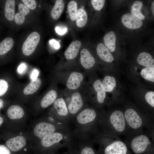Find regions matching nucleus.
I'll return each mask as SVG.
<instances>
[{"instance_id":"39448f33","label":"nucleus","mask_w":154,"mask_h":154,"mask_svg":"<svg viewBox=\"0 0 154 154\" xmlns=\"http://www.w3.org/2000/svg\"><path fill=\"white\" fill-rule=\"evenodd\" d=\"M40 35L36 32L31 33L24 42L22 50L25 56L31 55L35 51L40 40Z\"/></svg>"},{"instance_id":"c03bdc74","label":"nucleus","mask_w":154,"mask_h":154,"mask_svg":"<svg viewBox=\"0 0 154 154\" xmlns=\"http://www.w3.org/2000/svg\"><path fill=\"white\" fill-rule=\"evenodd\" d=\"M4 104V102L1 99H0V109L3 106Z\"/></svg>"},{"instance_id":"de8ad7c7","label":"nucleus","mask_w":154,"mask_h":154,"mask_svg":"<svg viewBox=\"0 0 154 154\" xmlns=\"http://www.w3.org/2000/svg\"><path fill=\"white\" fill-rule=\"evenodd\" d=\"M98 154H99L98 153Z\"/></svg>"},{"instance_id":"6e6552de","label":"nucleus","mask_w":154,"mask_h":154,"mask_svg":"<svg viewBox=\"0 0 154 154\" xmlns=\"http://www.w3.org/2000/svg\"><path fill=\"white\" fill-rule=\"evenodd\" d=\"M121 21L123 25L127 28L136 29L140 28L143 25L141 20L136 17L131 13L123 15L121 18Z\"/></svg>"},{"instance_id":"4468645a","label":"nucleus","mask_w":154,"mask_h":154,"mask_svg":"<svg viewBox=\"0 0 154 154\" xmlns=\"http://www.w3.org/2000/svg\"><path fill=\"white\" fill-rule=\"evenodd\" d=\"M81 45V42L79 40L72 42L65 52V58L68 60L75 58L78 55Z\"/></svg>"},{"instance_id":"2f4dec72","label":"nucleus","mask_w":154,"mask_h":154,"mask_svg":"<svg viewBox=\"0 0 154 154\" xmlns=\"http://www.w3.org/2000/svg\"><path fill=\"white\" fill-rule=\"evenodd\" d=\"M7 82L3 79H0V97L5 95L9 89Z\"/></svg>"},{"instance_id":"e433bc0d","label":"nucleus","mask_w":154,"mask_h":154,"mask_svg":"<svg viewBox=\"0 0 154 154\" xmlns=\"http://www.w3.org/2000/svg\"><path fill=\"white\" fill-rule=\"evenodd\" d=\"M131 12L133 15L141 20L144 19L145 18L141 10H135L131 9Z\"/></svg>"},{"instance_id":"5701e85b","label":"nucleus","mask_w":154,"mask_h":154,"mask_svg":"<svg viewBox=\"0 0 154 154\" xmlns=\"http://www.w3.org/2000/svg\"><path fill=\"white\" fill-rule=\"evenodd\" d=\"M15 0L6 1L5 8V15L6 18L10 21L13 20L15 18Z\"/></svg>"},{"instance_id":"20e7f679","label":"nucleus","mask_w":154,"mask_h":154,"mask_svg":"<svg viewBox=\"0 0 154 154\" xmlns=\"http://www.w3.org/2000/svg\"><path fill=\"white\" fill-rule=\"evenodd\" d=\"M100 139L99 154H132L118 136L103 133Z\"/></svg>"},{"instance_id":"f704fd0d","label":"nucleus","mask_w":154,"mask_h":154,"mask_svg":"<svg viewBox=\"0 0 154 154\" xmlns=\"http://www.w3.org/2000/svg\"><path fill=\"white\" fill-rule=\"evenodd\" d=\"M22 1L24 3L25 6L29 9L33 10L36 7L37 4L35 0H22Z\"/></svg>"},{"instance_id":"37998d69","label":"nucleus","mask_w":154,"mask_h":154,"mask_svg":"<svg viewBox=\"0 0 154 154\" xmlns=\"http://www.w3.org/2000/svg\"><path fill=\"white\" fill-rule=\"evenodd\" d=\"M69 153H67L64 154H79V151H70Z\"/></svg>"},{"instance_id":"aec40b11","label":"nucleus","mask_w":154,"mask_h":154,"mask_svg":"<svg viewBox=\"0 0 154 154\" xmlns=\"http://www.w3.org/2000/svg\"><path fill=\"white\" fill-rule=\"evenodd\" d=\"M53 106L59 116H65L68 115L69 112L68 108L63 98L56 99L53 103Z\"/></svg>"},{"instance_id":"4c0bfd02","label":"nucleus","mask_w":154,"mask_h":154,"mask_svg":"<svg viewBox=\"0 0 154 154\" xmlns=\"http://www.w3.org/2000/svg\"><path fill=\"white\" fill-rule=\"evenodd\" d=\"M0 154H11L9 149L5 146L0 145Z\"/></svg>"},{"instance_id":"9b49d317","label":"nucleus","mask_w":154,"mask_h":154,"mask_svg":"<svg viewBox=\"0 0 154 154\" xmlns=\"http://www.w3.org/2000/svg\"><path fill=\"white\" fill-rule=\"evenodd\" d=\"M80 60L82 66L87 70L92 68L96 63L94 58L90 52L86 48L82 49L81 52Z\"/></svg>"},{"instance_id":"72a5a7b5","label":"nucleus","mask_w":154,"mask_h":154,"mask_svg":"<svg viewBox=\"0 0 154 154\" xmlns=\"http://www.w3.org/2000/svg\"><path fill=\"white\" fill-rule=\"evenodd\" d=\"M105 1L104 0H92L91 3L96 10H100L104 7Z\"/></svg>"},{"instance_id":"2eb2a0df","label":"nucleus","mask_w":154,"mask_h":154,"mask_svg":"<svg viewBox=\"0 0 154 154\" xmlns=\"http://www.w3.org/2000/svg\"><path fill=\"white\" fill-rule=\"evenodd\" d=\"M97 52L99 57L103 61L111 62L114 60V58L109 50L104 44L100 43L97 46Z\"/></svg>"},{"instance_id":"f03ea898","label":"nucleus","mask_w":154,"mask_h":154,"mask_svg":"<svg viewBox=\"0 0 154 154\" xmlns=\"http://www.w3.org/2000/svg\"><path fill=\"white\" fill-rule=\"evenodd\" d=\"M100 122L104 126L103 134L126 136L129 133L123 113L121 110H116L103 115Z\"/></svg>"},{"instance_id":"9d476101","label":"nucleus","mask_w":154,"mask_h":154,"mask_svg":"<svg viewBox=\"0 0 154 154\" xmlns=\"http://www.w3.org/2000/svg\"><path fill=\"white\" fill-rule=\"evenodd\" d=\"M84 79L82 74L77 72H73L70 74L66 83L67 88L71 90H76L80 86Z\"/></svg>"},{"instance_id":"79ce46f5","label":"nucleus","mask_w":154,"mask_h":154,"mask_svg":"<svg viewBox=\"0 0 154 154\" xmlns=\"http://www.w3.org/2000/svg\"><path fill=\"white\" fill-rule=\"evenodd\" d=\"M26 67V66L25 64L21 63L18 68V72L19 73H22L25 70Z\"/></svg>"},{"instance_id":"393cba45","label":"nucleus","mask_w":154,"mask_h":154,"mask_svg":"<svg viewBox=\"0 0 154 154\" xmlns=\"http://www.w3.org/2000/svg\"><path fill=\"white\" fill-rule=\"evenodd\" d=\"M64 7L63 1L57 0L51 13L52 17L54 19H58L63 12Z\"/></svg>"},{"instance_id":"7c9ffc66","label":"nucleus","mask_w":154,"mask_h":154,"mask_svg":"<svg viewBox=\"0 0 154 154\" xmlns=\"http://www.w3.org/2000/svg\"><path fill=\"white\" fill-rule=\"evenodd\" d=\"M79 148V154H98L91 144L85 145L80 146Z\"/></svg>"},{"instance_id":"dca6fc26","label":"nucleus","mask_w":154,"mask_h":154,"mask_svg":"<svg viewBox=\"0 0 154 154\" xmlns=\"http://www.w3.org/2000/svg\"><path fill=\"white\" fill-rule=\"evenodd\" d=\"M94 89L97 93V101L100 104H103L105 101L106 92L102 85V81L97 79L93 84Z\"/></svg>"},{"instance_id":"49530a36","label":"nucleus","mask_w":154,"mask_h":154,"mask_svg":"<svg viewBox=\"0 0 154 154\" xmlns=\"http://www.w3.org/2000/svg\"><path fill=\"white\" fill-rule=\"evenodd\" d=\"M3 118L0 117V125L3 123Z\"/></svg>"},{"instance_id":"6ab92c4d","label":"nucleus","mask_w":154,"mask_h":154,"mask_svg":"<svg viewBox=\"0 0 154 154\" xmlns=\"http://www.w3.org/2000/svg\"><path fill=\"white\" fill-rule=\"evenodd\" d=\"M57 94L54 90L48 91L43 97L40 102V105L43 108H46L54 103L56 99Z\"/></svg>"},{"instance_id":"a18cd8bd","label":"nucleus","mask_w":154,"mask_h":154,"mask_svg":"<svg viewBox=\"0 0 154 154\" xmlns=\"http://www.w3.org/2000/svg\"><path fill=\"white\" fill-rule=\"evenodd\" d=\"M151 9L152 13L154 15V1H153L151 5Z\"/></svg>"},{"instance_id":"a19ab883","label":"nucleus","mask_w":154,"mask_h":154,"mask_svg":"<svg viewBox=\"0 0 154 154\" xmlns=\"http://www.w3.org/2000/svg\"><path fill=\"white\" fill-rule=\"evenodd\" d=\"M38 73L39 72L36 69L34 70L31 76V78L32 80H35L37 78Z\"/></svg>"},{"instance_id":"f3484780","label":"nucleus","mask_w":154,"mask_h":154,"mask_svg":"<svg viewBox=\"0 0 154 154\" xmlns=\"http://www.w3.org/2000/svg\"><path fill=\"white\" fill-rule=\"evenodd\" d=\"M137 60L140 65L146 67L154 68V60L149 53L146 52L140 53Z\"/></svg>"},{"instance_id":"a878e982","label":"nucleus","mask_w":154,"mask_h":154,"mask_svg":"<svg viewBox=\"0 0 154 154\" xmlns=\"http://www.w3.org/2000/svg\"><path fill=\"white\" fill-rule=\"evenodd\" d=\"M105 91L107 92L112 91L116 86V81L112 76H107L104 77L102 82Z\"/></svg>"},{"instance_id":"ea45409f","label":"nucleus","mask_w":154,"mask_h":154,"mask_svg":"<svg viewBox=\"0 0 154 154\" xmlns=\"http://www.w3.org/2000/svg\"><path fill=\"white\" fill-rule=\"evenodd\" d=\"M55 31L58 34L63 35L67 31V29L66 28L61 29L59 27H56L55 28Z\"/></svg>"},{"instance_id":"473e14b6","label":"nucleus","mask_w":154,"mask_h":154,"mask_svg":"<svg viewBox=\"0 0 154 154\" xmlns=\"http://www.w3.org/2000/svg\"><path fill=\"white\" fill-rule=\"evenodd\" d=\"M145 99L148 104L153 108L154 107V92L149 91L147 92L145 95Z\"/></svg>"},{"instance_id":"ddd939ff","label":"nucleus","mask_w":154,"mask_h":154,"mask_svg":"<svg viewBox=\"0 0 154 154\" xmlns=\"http://www.w3.org/2000/svg\"><path fill=\"white\" fill-rule=\"evenodd\" d=\"M63 138V136L61 133L54 132L43 137L41 139V143L43 147H48L58 143Z\"/></svg>"},{"instance_id":"bb28decb","label":"nucleus","mask_w":154,"mask_h":154,"mask_svg":"<svg viewBox=\"0 0 154 154\" xmlns=\"http://www.w3.org/2000/svg\"><path fill=\"white\" fill-rule=\"evenodd\" d=\"M14 42L12 38L8 37L0 42V56L7 53L12 48Z\"/></svg>"},{"instance_id":"7ed1b4c3","label":"nucleus","mask_w":154,"mask_h":154,"mask_svg":"<svg viewBox=\"0 0 154 154\" xmlns=\"http://www.w3.org/2000/svg\"><path fill=\"white\" fill-rule=\"evenodd\" d=\"M125 143L135 154H154V137L144 132L126 136Z\"/></svg>"},{"instance_id":"cd10ccee","label":"nucleus","mask_w":154,"mask_h":154,"mask_svg":"<svg viewBox=\"0 0 154 154\" xmlns=\"http://www.w3.org/2000/svg\"><path fill=\"white\" fill-rule=\"evenodd\" d=\"M76 23L78 27H82L86 24L88 21V16L86 11L81 8L77 11L76 17Z\"/></svg>"},{"instance_id":"58836bf2","label":"nucleus","mask_w":154,"mask_h":154,"mask_svg":"<svg viewBox=\"0 0 154 154\" xmlns=\"http://www.w3.org/2000/svg\"><path fill=\"white\" fill-rule=\"evenodd\" d=\"M49 42L50 44L52 45L54 48L56 49H58L60 47V45L58 42L54 39L50 40Z\"/></svg>"},{"instance_id":"c85d7f7f","label":"nucleus","mask_w":154,"mask_h":154,"mask_svg":"<svg viewBox=\"0 0 154 154\" xmlns=\"http://www.w3.org/2000/svg\"><path fill=\"white\" fill-rule=\"evenodd\" d=\"M141 74L146 80L154 82V68H145L141 70Z\"/></svg>"},{"instance_id":"a211bd4d","label":"nucleus","mask_w":154,"mask_h":154,"mask_svg":"<svg viewBox=\"0 0 154 154\" xmlns=\"http://www.w3.org/2000/svg\"><path fill=\"white\" fill-rule=\"evenodd\" d=\"M7 114L10 119H20L23 116L24 112L23 108L20 106L14 105L10 106L8 108Z\"/></svg>"},{"instance_id":"412c9836","label":"nucleus","mask_w":154,"mask_h":154,"mask_svg":"<svg viewBox=\"0 0 154 154\" xmlns=\"http://www.w3.org/2000/svg\"><path fill=\"white\" fill-rule=\"evenodd\" d=\"M41 83V80L38 78L32 80L24 88L23 91L24 94L27 95L35 93L40 87Z\"/></svg>"},{"instance_id":"1a4fd4ad","label":"nucleus","mask_w":154,"mask_h":154,"mask_svg":"<svg viewBox=\"0 0 154 154\" xmlns=\"http://www.w3.org/2000/svg\"><path fill=\"white\" fill-rule=\"evenodd\" d=\"M83 103L80 93L78 92H74L67 107L68 112L71 114H76L82 108Z\"/></svg>"},{"instance_id":"f257e3e1","label":"nucleus","mask_w":154,"mask_h":154,"mask_svg":"<svg viewBox=\"0 0 154 154\" xmlns=\"http://www.w3.org/2000/svg\"><path fill=\"white\" fill-rule=\"evenodd\" d=\"M129 133L135 134L144 132L154 135V118L143 115L132 108H128L123 112ZM128 134V135H129Z\"/></svg>"},{"instance_id":"4be33fe9","label":"nucleus","mask_w":154,"mask_h":154,"mask_svg":"<svg viewBox=\"0 0 154 154\" xmlns=\"http://www.w3.org/2000/svg\"><path fill=\"white\" fill-rule=\"evenodd\" d=\"M116 35L113 31L106 33L104 37L105 45L111 52H114L116 49Z\"/></svg>"},{"instance_id":"b1692460","label":"nucleus","mask_w":154,"mask_h":154,"mask_svg":"<svg viewBox=\"0 0 154 154\" xmlns=\"http://www.w3.org/2000/svg\"><path fill=\"white\" fill-rule=\"evenodd\" d=\"M19 12L15 15V20L17 25L22 24L25 20V17L29 12V10L22 3H20L19 5Z\"/></svg>"},{"instance_id":"c9c22d12","label":"nucleus","mask_w":154,"mask_h":154,"mask_svg":"<svg viewBox=\"0 0 154 154\" xmlns=\"http://www.w3.org/2000/svg\"><path fill=\"white\" fill-rule=\"evenodd\" d=\"M143 5V3L141 1H136L131 6V9L135 10H141Z\"/></svg>"},{"instance_id":"c756f323","label":"nucleus","mask_w":154,"mask_h":154,"mask_svg":"<svg viewBox=\"0 0 154 154\" xmlns=\"http://www.w3.org/2000/svg\"><path fill=\"white\" fill-rule=\"evenodd\" d=\"M68 10L70 19L72 21L76 20L77 13V4L76 2L72 1L68 5Z\"/></svg>"},{"instance_id":"f8f14e48","label":"nucleus","mask_w":154,"mask_h":154,"mask_svg":"<svg viewBox=\"0 0 154 154\" xmlns=\"http://www.w3.org/2000/svg\"><path fill=\"white\" fill-rule=\"evenodd\" d=\"M6 144L12 151L16 152L25 146L26 140L23 136L19 135L9 139L6 142Z\"/></svg>"},{"instance_id":"0eeeda50","label":"nucleus","mask_w":154,"mask_h":154,"mask_svg":"<svg viewBox=\"0 0 154 154\" xmlns=\"http://www.w3.org/2000/svg\"><path fill=\"white\" fill-rule=\"evenodd\" d=\"M56 127L53 125L42 122L36 125L34 132L37 137L40 139H42L45 136L54 133Z\"/></svg>"},{"instance_id":"423d86ee","label":"nucleus","mask_w":154,"mask_h":154,"mask_svg":"<svg viewBox=\"0 0 154 154\" xmlns=\"http://www.w3.org/2000/svg\"><path fill=\"white\" fill-rule=\"evenodd\" d=\"M102 117H99L96 111L94 109L87 108L78 114L77 120L79 123L81 124H92L97 120L100 121Z\"/></svg>"}]
</instances>
